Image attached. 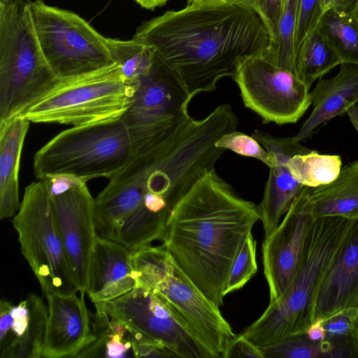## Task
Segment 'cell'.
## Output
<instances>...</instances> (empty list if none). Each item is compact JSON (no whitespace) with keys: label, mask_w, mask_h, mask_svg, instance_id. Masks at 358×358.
<instances>
[{"label":"cell","mask_w":358,"mask_h":358,"mask_svg":"<svg viewBox=\"0 0 358 358\" xmlns=\"http://www.w3.org/2000/svg\"><path fill=\"white\" fill-rule=\"evenodd\" d=\"M95 307L122 322L132 338L162 343L180 358H212L187 323L156 290L143 285Z\"/></svg>","instance_id":"8fae6325"},{"label":"cell","mask_w":358,"mask_h":358,"mask_svg":"<svg viewBox=\"0 0 358 358\" xmlns=\"http://www.w3.org/2000/svg\"><path fill=\"white\" fill-rule=\"evenodd\" d=\"M308 190L309 187L303 186L282 221L262 242V262L269 303L284 294L300 264L315 220L308 202Z\"/></svg>","instance_id":"5bb4252c"},{"label":"cell","mask_w":358,"mask_h":358,"mask_svg":"<svg viewBox=\"0 0 358 358\" xmlns=\"http://www.w3.org/2000/svg\"><path fill=\"white\" fill-rule=\"evenodd\" d=\"M29 1L0 3V123L22 115L59 81L40 46Z\"/></svg>","instance_id":"5b68a950"},{"label":"cell","mask_w":358,"mask_h":358,"mask_svg":"<svg viewBox=\"0 0 358 358\" xmlns=\"http://www.w3.org/2000/svg\"><path fill=\"white\" fill-rule=\"evenodd\" d=\"M348 308L358 309V219L324 271L312 305V323Z\"/></svg>","instance_id":"e0dca14e"},{"label":"cell","mask_w":358,"mask_h":358,"mask_svg":"<svg viewBox=\"0 0 358 358\" xmlns=\"http://www.w3.org/2000/svg\"><path fill=\"white\" fill-rule=\"evenodd\" d=\"M299 0H284L277 38L265 55L277 64L296 72L295 30Z\"/></svg>","instance_id":"f546056e"},{"label":"cell","mask_w":358,"mask_h":358,"mask_svg":"<svg viewBox=\"0 0 358 358\" xmlns=\"http://www.w3.org/2000/svg\"><path fill=\"white\" fill-rule=\"evenodd\" d=\"M141 7L148 9L154 10L157 7H160L166 3L169 0H134Z\"/></svg>","instance_id":"60d3db41"},{"label":"cell","mask_w":358,"mask_h":358,"mask_svg":"<svg viewBox=\"0 0 358 358\" xmlns=\"http://www.w3.org/2000/svg\"><path fill=\"white\" fill-rule=\"evenodd\" d=\"M260 348L264 358L324 357L321 342L310 340L306 334L292 335Z\"/></svg>","instance_id":"1f68e13d"},{"label":"cell","mask_w":358,"mask_h":358,"mask_svg":"<svg viewBox=\"0 0 358 358\" xmlns=\"http://www.w3.org/2000/svg\"><path fill=\"white\" fill-rule=\"evenodd\" d=\"M308 202L315 220L329 216L358 219V160L341 168L330 183L309 187Z\"/></svg>","instance_id":"603a6c76"},{"label":"cell","mask_w":358,"mask_h":358,"mask_svg":"<svg viewBox=\"0 0 358 358\" xmlns=\"http://www.w3.org/2000/svg\"><path fill=\"white\" fill-rule=\"evenodd\" d=\"M317 29L342 63L358 64V22L352 15L326 10Z\"/></svg>","instance_id":"4316f807"},{"label":"cell","mask_w":358,"mask_h":358,"mask_svg":"<svg viewBox=\"0 0 358 358\" xmlns=\"http://www.w3.org/2000/svg\"><path fill=\"white\" fill-rule=\"evenodd\" d=\"M242 0H188V4H220L241 3Z\"/></svg>","instance_id":"b9f144b4"},{"label":"cell","mask_w":358,"mask_h":358,"mask_svg":"<svg viewBox=\"0 0 358 358\" xmlns=\"http://www.w3.org/2000/svg\"><path fill=\"white\" fill-rule=\"evenodd\" d=\"M30 122L22 115L0 123V219L18 211V174L22 148Z\"/></svg>","instance_id":"7402d4cb"},{"label":"cell","mask_w":358,"mask_h":358,"mask_svg":"<svg viewBox=\"0 0 358 358\" xmlns=\"http://www.w3.org/2000/svg\"><path fill=\"white\" fill-rule=\"evenodd\" d=\"M352 16L356 20V21L358 22V1L353 9L352 13Z\"/></svg>","instance_id":"ee69618b"},{"label":"cell","mask_w":358,"mask_h":358,"mask_svg":"<svg viewBox=\"0 0 358 358\" xmlns=\"http://www.w3.org/2000/svg\"><path fill=\"white\" fill-rule=\"evenodd\" d=\"M237 126V116L228 103L217 106L201 120L187 111L136 150L95 199L98 235L115 241L131 215L166 225L180 199L226 150L215 146L217 140Z\"/></svg>","instance_id":"6da1fadb"},{"label":"cell","mask_w":358,"mask_h":358,"mask_svg":"<svg viewBox=\"0 0 358 358\" xmlns=\"http://www.w3.org/2000/svg\"><path fill=\"white\" fill-rule=\"evenodd\" d=\"M133 38L154 50L158 62L192 99L234 78L245 59L271 44L259 16L242 3L188 4L143 22Z\"/></svg>","instance_id":"7a4b0ae2"},{"label":"cell","mask_w":358,"mask_h":358,"mask_svg":"<svg viewBox=\"0 0 358 358\" xmlns=\"http://www.w3.org/2000/svg\"><path fill=\"white\" fill-rule=\"evenodd\" d=\"M21 251L45 296L75 294L78 291L71 273L52 201L42 180L24 189L13 219Z\"/></svg>","instance_id":"9c48e42d"},{"label":"cell","mask_w":358,"mask_h":358,"mask_svg":"<svg viewBox=\"0 0 358 358\" xmlns=\"http://www.w3.org/2000/svg\"><path fill=\"white\" fill-rule=\"evenodd\" d=\"M341 165L340 156L321 155L314 150L294 155L287 162L292 176L301 185L309 187L332 182L339 174Z\"/></svg>","instance_id":"f1b7e54d"},{"label":"cell","mask_w":358,"mask_h":358,"mask_svg":"<svg viewBox=\"0 0 358 358\" xmlns=\"http://www.w3.org/2000/svg\"><path fill=\"white\" fill-rule=\"evenodd\" d=\"M252 136L266 149L269 157L268 178L262 200L257 206L265 237L277 228L303 186L292 176L288 160L294 155L313 150L301 145L294 136L279 138L259 129H256Z\"/></svg>","instance_id":"2e32d148"},{"label":"cell","mask_w":358,"mask_h":358,"mask_svg":"<svg viewBox=\"0 0 358 358\" xmlns=\"http://www.w3.org/2000/svg\"><path fill=\"white\" fill-rule=\"evenodd\" d=\"M134 87L117 63L62 80L22 115L30 122L83 126L120 119L132 103Z\"/></svg>","instance_id":"ba28073f"},{"label":"cell","mask_w":358,"mask_h":358,"mask_svg":"<svg viewBox=\"0 0 358 358\" xmlns=\"http://www.w3.org/2000/svg\"><path fill=\"white\" fill-rule=\"evenodd\" d=\"M106 42L125 81L133 87L151 71L156 62L153 48L133 38L127 41L106 38Z\"/></svg>","instance_id":"83f0119b"},{"label":"cell","mask_w":358,"mask_h":358,"mask_svg":"<svg viewBox=\"0 0 358 358\" xmlns=\"http://www.w3.org/2000/svg\"><path fill=\"white\" fill-rule=\"evenodd\" d=\"M41 357H76L94 338L84 295L49 294Z\"/></svg>","instance_id":"d6986e66"},{"label":"cell","mask_w":358,"mask_h":358,"mask_svg":"<svg viewBox=\"0 0 358 358\" xmlns=\"http://www.w3.org/2000/svg\"><path fill=\"white\" fill-rule=\"evenodd\" d=\"M134 357L170 358L177 357L176 355L164 345L147 341L132 339Z\"/></svg>","instance_id":"74e56055"},{"label":"cell","mask_w":358,"mask_h":358,"mask_svg":"<svg viewBox=\"0 0 358 358\" xmlns=\"http://www.w3.org/2000/svg\"><path fill=\"white\" fill-rule=\"evenodd\" d=\"M310 95L313 109L294 136L299 141L358 103V64L342 63L338 73L319 80Z\"/></svg>","instance_id":"44dd1931"},{"label":"cell","mask_w":358,"mask_h":358,"mask_svg":"<svg viewBox=\"0 0 358 358\" xmlns=\"http://www.w3.org/2000/svg\"><path fill=\"white\" fill-rule=\"evenodd\" d=\"M358 0H321L324 13L332 10L338 13L351 15Z\"/></svg>","instance_id":"f35d334b"},{"label":"cell","mask_w":358,"mask_h":358,"mask_svg":"<svg viewBox=\"0 0 358 358\" xmlns=\"http://www.w3.org/2000/svg\"><path fill=\"white\" fill-rule=\"evenodd\" d=\"M308 337L315 342H322L325 336V329L322 320L313 322L308 328L306 332Z\"/></svg>","instance_id":"ab89813d"},{"label":"cell","mask_w":358,"mask_h":358,"mask_svg":"<svg viewBox=\"0 0 358 358\" xmlns=\"http://www.w3.org/2000/svg\"><path fill=\"white\" fill-rule=\"evenodd\" d=\"M233 79L244 105L264 123H295L311 104L309 88L297 73L277 64L265 53L243 60Z\"/></svg>","instance_id":"7c38bea8"},{"label":"cell","mask_w":358,"mask_h":358,"mask_svg":"<svg viewBox=\"0 0 358 358\" xmlns=\"http://www.w3.org/2000/svg\"><path fill=\"white\" fill-rule=\"evenodd\" d=\"M347 114L353 124L354 127L358 132V105L355 104L351 106L348 110Z\"/></svg>","instance_id":"7bdbcfd3"},{"label":"cell","mask_w":358,"mask_h":358,"mask_svg":"<svg viewBox=\"0 0 358 358\" xmlns=\"http://www.w3.org/2000/svg\"><path fill=\"white\" fill-rule=\"evenodd\" d=\"M323 13L321 0H299L295 30L296 50L303 38L317 27Z\"/></svg>","instance_id":"836d02e7"},{"label":"cell","mask_w":358,"mask_h":358,"mask_svg":"<svg viewBox=\"0 0 358 358\" xmlns=\"http://www.w3.org/2000/svg\"><path fill=\"white\" fill-rule=\"evenodd\" d=\"M259 220L258 206L240 196L213 167L174 207L163 245L199 291L220 308L233 262Z\"/></svg>","instance_id":"3957f363"},{"label":"cell","mask_w":358,"mask_h":358,"mask_svg":"<svg viewBox=\"0 0 358 358\" xmlns=\"http://www.w3.org/2000/svg\"><path fill=\"white\" fill-rule=\"evenodd\" d=\"M264 358L261 348L240 334L229 344L223 358Z\"/></svg>","instance_id":"8d00e7d4"},{"label":"cell","mask_w":358,"mask_h":358,"mask_svg":"<svg viewBox=\"0 0 358 358\" xmlns=\"http://www.w3.org/2000/svg\"><path fill=\"white\" fill-rule=\"evenodd\" d=\"M51 201L71 273L80 295H84L98 236L95 199L85 183Z\"/></svg>","instance_id":"9a60e30c"},{"label":"cell","mask_w":358,"mask_h":358,"mask_svg":"<svg viewBox=\"0 0 358 358\" xmlns=\"http://www.w3.org/2000/svg\"><path fill=\"white\" fill-rule=\"evenodd\" d=\"M191 100L156 59L151 71L134 85L132 103L121 117L134 152L174 125L187 112Z\"/></svg>","instance_id":"4fadbf2b"},{"label":"cell","mask_w":358,"mask_h":358,"mask_svg":"<svg viewBox=\"0 0 358 358\" xmlns=\"http://www.w3.org/2000/svg\"><path fill=\"white\" fill-rule=\"evenodd\" d=\"M138 285L131 251L120 243L96 237L86 293L93 303L115 299Z\"/></svg>","instance_id":"ffe728a7"},{"label":"cell","mask_w":358,"mask_h":358,"mask_svg":"<svg viewBox=\"0 0 358 358\" xmlns=\"http://www.w3.org/2000/svg\"><path fill=\"white\" fill-rule=\"evenodd\" d=\"M134 148L122 120L76 126L64 130L34 157L38 180L52 174H68L90 180L110 178L129 161Z\"/></svg>","instance_id":"8992f818"},{"label":"cell","mask_w":358,"mask_h":358,"mask_svg":"<svg viewBox=\"0 0 358 358\" xmlns=\"http://www.w3.org/2000/svg\"><path fill=\"white\" fill-rule=\"evenodd\" d=\"M93 333L94 339L76 357H134L132 336L129 328L99 308H96Z\"/></svg>","instance_id":"cb8c5ba5"},{"label":"cell","mask_w":358,"mask_h":358,"mask_svg":"<svg viewBox=\"0 0 358 358\" xmlns=\"http://www.w3.org/2000/svg\"><path fill=\"white\" fill-rule=\"evenodd\" d=\"M138 285L156 290L189 326L212 358H223L235 338L230 324L175 263L164 246L131 252Z\"/></svg>","instance_id":"52a82bcc"},{"label":"cell","mask_w":358,"mask_h":358,"mask_svg":"<svg viewBox=\"0 0 358 358\" xmlns=\"http://www.w3.org/2000/svg\"><path fill=\"white\" fill-rule=\"evenodd\" d=\"M324 357L358 358V309H345L324 320Z\"/></svg>","instance_id":"484cf974"},{"label":"cell","mask_w":358,"mask_h":358,"mask_svg":"<svg viewBox=\"0 0 358 358\" xmlns=\"http://www.w3.org/2000/svg\"><path fill=\"white\" fill-rule=\"evenodd\" d=\"M29 1L30 0H0V3H6L12 2V1Z\"/></svg>","instance_id":"f6af8a7d"},{"label":"cell","mask_w":358,"mask_h":358,"mask_svg":"<svg viewBox=\"0 0 358 358\" xmlns=\"http://www.w3.org/2000/svg\"><path fill=\"white\" fill-rule=\"evenodd\" d=\"M48 307L34 294L13 306L0 302V357L41 358Z\"/></svg>","instance_id":"ac0fdd59"},{"label":"cell","mask_w":358,"mask_h":358,"mask_svg":"<svg viewBox=\"0 0 358 358\" xmlns=\"http://www.w3.org/2000/svg\"><path fill=\"white\" fill-rule=\"evenodd\" d=\"M256 248L257 243L251 232L246 237L233 262L224 290V296L242 288L256 274Z\"/></svg>","instance_id":"4dcf8cb0"},{"label":"cell","mask_w":358,"mask_h":358,"mask_svg":"<svg viewBox=\"0 0 358 358\" xmlns=\"http://www.w3.org/2000/svg\"><path fill=\"white\" fill-rule=\"evenodd\" d=\"M356 220L338 216L315 220L289 287L240 334L264 348L288 336L306 334L312 324L313 301L320 278Z\"/></svg>","instance_id":"277c9868"},{"label":"cell","mask_w":358,"mask_h":358,"mask_svg":"<svg viewBox=\"0 0 358 358\" xmlns=\"http://www.w3.org/2000/svg\"><path fill=\"white\" fill-rule=\"evenodd\" d=\"M215 146L226 150H230L243 156L255 158L268 166L267 151L252 136L236 130L223 135L217 140Z\"/></svg>","instance_id":"d6a6232c"},{"label":"cell","mask_w":358,"mask_h":358,"mask_svg":"<svg viewBox=\"0 0 358 358\" xmlns=\"http://www.w3.org/2000/svg\"><path fill=\"white\" fill-rule=\"evenodd\" d=\"M295 63L299 78L310 89L314 81L341 65L342 62L317 27L296 49Z\"/></svg>","instance_id":"d4e9b609"},{"label":"cell","mask_w":358,"mask_h":358,"mask_svg":"<svg viewBox=\"0 0 358 358\" xmlns=\"http://www.w3.org/2000/svg\"><path fill=\"white\" fill-rule=\"evenodd\" d=\"M50 198L65 194L86 183L87 179L68 174H52L40 179Z\"/></svg>","instance_id":"d590c367"},{"label":"cell","mask_w":358,"mask_h":358,"mask_svg":"<svg viewBox=\"0 0 358 358\" xmlns=\"http://www.w3.org/2000/svg\"><path fill=\"white\" fill-rule=\"evenodd\" d=\"M241 3L259 16L269 34L271 46L277 38L284 0H242Z\"/></svg>","instance_id":"e575fe53"},{"label":"cell","mask_w":358,"mask_h":358,"mask_svg":"<svg viewBox=\"0 0 358 358\" xmlns=\"http://www.w3.org/2000/svg\"><path fill=\"white\" fill-rule=\"evenodd\" d=\"M29 6L43 53L59 80L115 63L106 38L78 14L42 0L29 1Z\"/></svg>","instance_id":"30bf717a"}]
</instances>
